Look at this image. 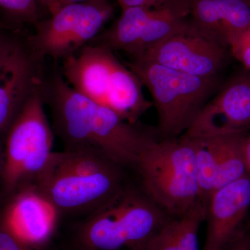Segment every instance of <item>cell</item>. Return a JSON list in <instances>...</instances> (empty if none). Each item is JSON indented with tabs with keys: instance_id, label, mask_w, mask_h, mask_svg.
<instances>
[{
	"instance_id": "19",
	"label": "cell",
	"mask_w": 250,
	"mask_h": 250,
	"mask_svg": "<svg viewBox=\"0 0 250 250\" xmlns=\"http://www.w3.org/2000/svg\"><path fill=\"white\" fill-rule=\"evenodd\" d=\"M38 0H0V7L20 22L37 24Z\"/></svg>"
},
{
	"instance_id": "15",
	"label": "cell",
	"mask_w": 250,
	"mask_h": 250,
	"mask_svg": "<svg viewBox=\"0 0 250 250\" xmlns=\"http://www.w3.org/2000/svg\"><path fill=\"white\" fill-rule=\"evenodd\" d=\"M118 60L109 49L88 44L62 61L61 72L74 90L105 105L112 72Z\"/></svg>"
},
{
	"instance_id": "18",
	"label": "cell",
	"mask_w": 250,
	"mask_h": 250,
	"mask_svg": "<svg viewBox=\"0 0 250 250\" xmlns=\"http://www.w3.org/2000/svg\"><path fill=\"white\" fill-rule=\"evenodd\" d=\"M26 42L27 37H22L0 22V73L14 60Z\"/></svg>"
},
{
	"instance_id": "22",
	"label": "cell",
	"mask_w": 250,
	"mask_h": 250,
	"mask_svg": "<svg viewBox=\"0 0 250 250\" xmlns=\"http://www.w3.org/2000/svg\"><path fill=\"white\" fill-rule=\"evenodd\" d=\"M222 250H250V233L243 230Z\"/></svg>"
},
{
	"instance_id": "3",
	"label": "cell",
	"mask_w": 250,
	"mask_h": 250,
	"mask_svg": "<svg viewBox=\"0 0 250 250\" xmlns=\"http://www.w3.org/2000/svg\"><path fill=\"white\" fill-rule=\"evenodd\" d=\"M170 218L140 184L131 183L111 201L72 222L63 250H141Z\"/></svg>"
},
{
	"instance_id": "9",
	"label": "cell",
	"mask_w": 250,
	"mask_h": 250,
	"mask_svg": "<svg viewBox=\"0 0 250 250\" xmlns=\"http://www.w3.org/2000/svg\"><path fill=\"white\" fill-rule=\"evenodd\" d=\"M0 220L26 246L37 250L52 249L62 217L36 185L19 189L5 198Z\"/></svg>"
},
{
	"instance_id": "27",
	"label": "cell",
	"mask_w": 250,
	"mask_h": 250,
	"mask_svg": "<svg viewBox=\"0 0 250 250\" xmlns=\"http://www.w3.org/2000/svg\"><path fill=\"white\" fill-rule=\"evenodd\" d=\"M99 1V0H59V5L60 8L62 6H65L67 4H79V3H85L90 2V1ZM105 1H108V0H105Z\"/></svg>"
},
{
	"instance_id": "12",
	"label": "cell",
	"mask_w": 250,
	"mask_h": 250,
	"mask_svg": "<svg viewBox=\"0 0 250 250\" xmlns=\"http://www.w3.org/2000/svg\"><path fill=\"white\" fill-rule=\"evenodd\" d=\"M250 209V174L215 190L207 202L204 250H223L243 231Z\"/></svg>"
},
{
	"instance_id": "1",
	"label": "cell",
	"mask_w": 250,
	"mask_h": 250,
	"mask_svg": "<svg viewBox=\"0 0 250 250\" xmlns=\"http://www.w3.org/2000/svg\"><path fill=\"white\" fill-rule=\"evenodd\" d=\"M41 88L63 150L102 153L135 170L140 154L158 139L141 123L125 121L111 108L74 90L58 68L44 73Z\"/></svg>"
},
{
	"instance_id": "4",
	"label": "cell",
	"mask_w": 250,
	"mask_h": 250,
	"mask_svg": "<svg viewBox=\"0 0 250 250\" xmlns=\"http://www.w3.org/2000/svg\"><path fill=\"white\" fill-rule=\"evenodd\" d=\"M135 170L146 193L170 217L200 200L195 139L185 134L156 140L140 154Z\"/></svg>"
},
{
	"instance_id": "28",
	"label": "cell",
	"mask_w": 250,
	"mask_h": 250,
	"mask_svg": "<svg viewBox=\"0 0 250 250\" xmlns=\"http://www.w3.org/2000/svg\"><path fill=\"white\" fill-rule=\"evenodd\" d=\"M247 231L250 233V218L249 222H248V228H247Z\"/></svg>"
},
{
	"instance_id": "13",
	"label": "cell",
	"mask_w": 250,
	"mask_h": 250,
	"mask_svg": "<svg viewBox=\"0 0 250 250\" xmlns=\"http://www.w3.org/2000/svg\"><path fill=\"white\" fill-rule=\"evenodd\" d=\"M189 27L207 40L229 48L250 27V0H188Z\"/></svg>"
},
{
	"instance_id": "11",
	"label": "cell",
	"mask_w": 250,
	"mask_h": 250,
	"mask_svg": "<svg viewBox=\"0 0 250 250\" xmlns=\"http://www.w3.org/2000/svg\"><path fill=\"white\" fill-rule=\"evenodd\" d=\"M250 129V76L230 81L205 105L190 127L189 137L208 138Z\"/></svg>"
},
{
	"instance_id": "24",
	"label": "cell",
	"mask_w": 250,
	"mask_h": 250,
	"mask_svg": "<svg viewBox=\"0 0 250 250\" xmlns=\"http://www.w3.org/2000/svg\"><path fill=\"white\" fill-rule=\"evenodd\" d=\"M38 1L47 8L51 14L55 13L60 8L59 0H38Z\"/></svg>"
},
{
	"instance_id": "10",
	"label": "cell",
	"mask_w": 250,
	"mask_h": 250,
	"mask_svg": "<svg viewBox=\"0 0 250 250\" xmlns=\"http://www.w3.org/2000/svg\"><path fill=\"white\" fill-rule=\"evenodd\" d=\"M228 49L207 40L188 26L187 30L171 36L136 58L192 76L210 77L218 76Z\"/></svg>"
},
{
	"instance_id": "21",
	"label": "cell",
	"mask_w": 250,
	"mask_h": 250,
	"mask_svg": "<svg viewBox=\"0 0 250 250\" xmlns=\"http://www.w3.org/2000/svg\"><path fill=\"white\" fill-rule=\"evenodd\" d=\"M0 250H37L22 243L0 220ZM47 250H53L52 249Z\"/></svg>"
},
{
	"instance_id": "5",
	"label": "cell",
	"mask_w": 250,
	"mask_h": 250,
	"mask_svg": "<svg viewBox=\"0 0 250 250\" xmlns=\"http://www.w3.org/2000/svg\"><path fill=\"white\" fill-rule=\"evenodd\" d=\"M126 65L152 96L161 139L187 132L220 88L218 76H192L140 57L131 59Z\"/></svg>"
},
{
	"instance_id": "17",
	"label": "cell",
	"mask_w": 250,
	"mask_h": 250,
	"mask_svg": "<svg viewBox=\"0 0 250 250\" xmlns=\"http://www.w3.org/2000/svg\"><path fill=\"white\" fill-rule=\"evenodd\" d=\"M142 88L136 74L118 60L112 72L105 106L125 121L139 123L140 118L153 105L145 98Z\"/></svg>"
},
{
	"instance_id": "29",
	"label": "cell",
	"mask_w": 250,
	"mask_h": 250,
	"mask_svg": "<svg viewBox=\"0 0 250 250\" xmlns=\"http://www.w3.org/2000/svg\"></svg>"
},
{
	"instance_id": "14",
	"label": "cell",
	"mask_w": 250,
	"mask_h": 250,
	"mask_svg": "<svg viewBox=\"0 0 250 250\" xmlns=\"http://www.w3.org/2000/svg\"><path fill=\"white\" fill-rule=\"evenodd\" d=\"M43 62L31 52L27 42L0 73V136H4L42 81Z\"/></svg>"
},
{
	"instance_id": "8",
	"label": "cell",
	"mask_w": 250,
	"mask_h": 250,
	"mask_svg": "<svg viewBox=\"0 0 250 250\" xmlns=\"http://www.w3.org/2000/svg\"><path fill=\"white\" fill-rule=\"evenodd\" d=\"M112 12L105 0L62 6L49 19L37 22L35 33L27 37L28 47L42 60L62 62L96 38Z\"/></svg>"
},
{
	"instance_id": "7",
	"label": "cell",
	"mask_w": 250,
	"mask_h": 250,
	"mask_svg": "<svg viewBox=\"0 0 250 250\" xmlns=\"http://www.w3.org/2000/svg\"><path fill=\"white\" fill-rule=\"evenodd\" d=\"M189 13L188 0H165L150 7L128 8L111 27L100 33L97 41L112 52L120 51L136 58L187 30Z\"/></svg>"
},
{
	"instance_id": "20",
	"label": "cell",
	"mask_w": 250,
	"mask_h": 250,
	"mask_svg": "<svg viewBox=\"0 0 250 250\" xmlns=\"http://www.w3.org/2000/svg\"><path fill=\"white\" fill-rule=\"evenodd\" d=\"M229 49L233 57L250 70V27L231 44Z\"/></svg>"
},
{
	"instance_id": "23",
	"label": "cell",
	"mask_w": 250,
	"mask_h": 250,
	"mask_svg": "<svg viewBox=\"0 0 250 250\" xmlns=\"http://www.w3.org/2000/svg\"><path fill=\"white\" fill-rule=\"evenodd\" d=\"M122 11L131 7H150L160 4L165 0H117Z\"/></svg>"
},
{
	"instance_id": "25",
	"label": "cell",
	"mask_w": 250,
	"mask_h": 250,
	"mask_svg": "<svg viewBox=\"0 0 250 250\" xmlns=\"http://www.w3.org/2000/svg\"><path fill=\"white\" fill-rule=\"evenodd\" d=\"M3 136H0V180H1L4 166V140L1 139Z\"/></svg>"
},
{
	"instance_id": "16",
	"label": "cell",
	"mask_w": 250,
	"mask_h": 250,
	"mask_svg": "<svg viewBox=\"0 0 250 250\" xmlns=\"http://www.w3.org/2000/svg\"><path fill=\"white\" fill-rule=\"evenodd\" d=\"M207 204L201 200L183 215L170 217L141 250H199L198 233Z\"/></svg>"
},
{
	"instance_id": "26",
	"label": "cell",
	"mask_w": 250,
	"mask_h": 250,
	"mask_svg": "<svg viewBox=\"0 0 250 250\" xmlns=\"http://www.w3.org/2000/svg\"><path fill=\"white\" fill-rule=\"evenodd\" d=\"M245 154H246L247 163L250 172V135L246 136L244 142Z\"/></svg>"
},
{
	"instance_id": "6",
	"label": "cell",
	"mask_w": 250,
	"mask_h": 250,
	"mask_svg": "<svg viewBox=\"0 0 250 250\" xmlns=\"http://www.w3.org/2000/svg\"><path fill=\"white\" fill-rule=\"evenodd\" d=\"M41 83L5 134L0 180L4 198L22 188L36 185L53 153L55 135L45 111Z\"/></svg>"
},
{
	"instance_id": "2",
	"label": "cell",
	"mask_w": 250,
	"mask_h": 250,
	"mask_svg": "<svg viewBox=\"0 0 250 250\" xmlns=\"http://www.w3.org/2000/svg\"><path fill=\"white\" fill-rule=\"evenodd\" d=\"M129 169L100 152H53L36 186L62 221L74 222L101 208L131 184Z\"/></svg>"
}]
</instances>
